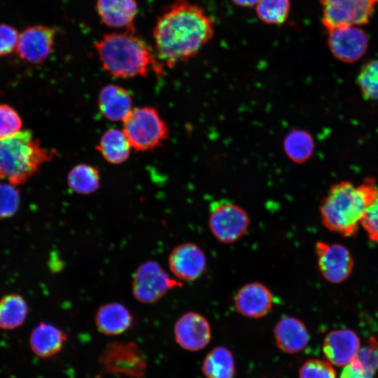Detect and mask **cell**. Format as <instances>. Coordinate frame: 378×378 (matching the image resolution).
<instances>
[{
  "mask_svg": "<svg viewBox=\"0 0 378 378\" xmlns=\"http://www.w3.org/2000/svg\"><path fill=\"white\" fill-rule=\"evenodd\" d=\"M360 225L368 237L378 243V196L365 209Z\"/></svg>",
  "mask_w": 378,
  "mask_h": 378,
  "instance_id": "33",
  "label": "cell"
},
{
  "mask_svg": "<svg viewBox=\"0 0 378 378\" xmlns=\"http://www.w3.org/2000/svg\"><path fill=\"white\" fill-rule=\"evenodd\" d=\"M274 302L270 289L259 281L243 285L237 292L234 303L237 312L244 317L259 318L266 316Z\"/></svg>",
  "mask_w": 378,
  "mask_h": 378,
  "instance_id": "15",
  "label": "cell"
},
{
  "mask_svg": "<svg viewBox=\"0 0 378 378\" xmlns=\"http://www.w3.org/2000/svg\"><path fill=\"white\" fill-rule=\"evenodd\" d=\"M314 142L312 135L303 130H293L285 137L284 150L288 158L295 163H303L312 156Z\"/></svg>",
  "mask_w": 378,
  "mask_h": 378,
  "instance_id": "25",
  "label": "cell"
},
{
  "mask_svg": "<svg viewBox=\"0 0 378 378\" xmlns=\"http://www.w3.org/2000/svg\"><path fill=\"white\" fill-rule=\"evenodd\" d=\"M214 35V22L201 6L176 0L157 19L153 31L155 52L171 69L193 58Z\"/></svg>",
  "mask_w": 378,
  "mask_h": 378,
  "instance_id": "1",
  "label": "cell"
},
{
  "mask_svg": "<svg viewBox=\"0 0 378 378\" xmlns=\"http://www.w3.org/2000/svg\"><path fill=\"white\" fill-rule=\"evenodd\" d=\"M356 83L365 100L378 101V59H371L362 66Z\"/></svg>",
  "mask_w": 378,
  "mask_h": 378,
  "instance_id": "28",
  "label": "cell"
},
{
  "mask_svg": "<svg viewBox=\"0 0 378 378\" xmlns=\"http://www.w3.org/2000/svg\"><path fill=\"white\" fill-rule=\"evenodd\" d=\"M52 151L43 148L30 130L0 139V179L15 186L26 182L50 160Z\"/></svg>",
  "mask_w": 378,
  "mask_h": 378,
  "instance_id": "4",
  "label": "cell"
},
{
  "mask_svg": "<svg viewBox=\"0 0 378 378\" xmlns=\"http://www.w3.org/2000/svg\"><path fill=\"white\" fill-rule=\"evenodd\" d=\"M176 342L183 349L197 351L204 349L211 338L209 321L202 314L189 312L181 315L174 326Z\"/></svg>",
  "mask_w": 378,
  "mask_h": 378,
  "instance_id": "14",
  "label": "cell"
},
{
  "mask_svg": "<svg viewBox=\"0 0 378 378\" xmlns=\"http://www.w3.org/2000/svg\"><path fill=\"white\" fill-rule=\"evenodd\" d=\"M95 7L100 21L106 26L135 31L134 21L138 14L136 0H97Z\"/></svg>",
  "mask_w": 378,
  "mask_h": 378,
  "instance_id": "16",
  "label": "cell"
},
{
  "mask_svg": "<svg viewBox=\"0 0 378 378\" xmlns=\"http://www.w3.org/2000/svg\"><path fill=\"white\" fill-rule=\"evenodd\" d=\"M360 340L353 330L337 329L329 332L323 342V351L332 365H348L360 349Z\"/></svg>",
  "mask_w": 378,
  "mask_h": 378,
  "instance_id": "17",
  "label": "cell"
},
{
  "mask_svg": "<svg viewBox=\"0 0 378 378\" xmlns=\"http://www.w3.org/2000/svg\"><path fill=\"white\" fill-rule=\"evenodd\" d=\"M316 253L318 270L327 281L340 284L351 276L354 259L344 245L317 241Z\"/></svg>",
  "mask_w": 378,
  "mask_h": 378,
  "instance_id": "11",
  "label": "cell"
},
{
  "mask_svg": "<svg viewBox=\"0 0 378 378\" xmlns=\"http://www.w3.org/2000/svg\"><path fill=\"white\" fill-rule=\"evenodd\" d=\"M321 22L326 30L368 24L378 0H320Z\"/></svg>",
  "mask_w": 378,
  "mask_h": 378,
  "instance_id": "8",
  "label": "cell"
},
{
  "mask_svg": "<svg viewBox=\"0 0 378 378\" xmlns=\"http://www.w3.org/2000/svg\"><path fill=\"white\" fill-rule=\"evenodd\" d=\"M20 34L8 24H0V57L16 50Z\"/></svg>",
  "mask_w": 378,
  "mask_h": 378,
  "instance_id": "34",
  "label": "cell"
},
{
  "mask_svg": "<svg viewBox=\"0 0 378 378\" xmlns=\"http://www.w3.org/2000/svg\"><path fill=\"white\" fill-rule=\"evenodd\" d=\"M373 377L374 374L352 363L344 366L340 375V378H373Z\"/></svg>",
  "mask_w": 378,
  "mask_h": 378,
  "instance_id": "35",
  "label": "cell"
},
{
  "mask_svg": "<svg viewBox=\"0 0 378 378\" xmlns=\"http://www.w3.org/2000/svg\"><path fill=\"white\" fill-rule=\"evenodd\" d=\"M350 363L374 375L378 371V340L371 337Z\"/></svg>",
  "mask_w": 378,
  "mask_h": 378,
  "instance_id": "29",
  "label": "cell"
},
{
  "mask_svg": "<svg viewBox=\"0 0 378 378\" xmlns=\"http://www.w3.org/2000/svg\"><path fill=\"white\" fill-rule=\"evenodd\" d=\"M276 346L282 351L293 354L302 351L309 342V334L304 323L294 316L280 318L274 328Z\"/></svg>",
  "mask_w": 378,
  "mask_h": 378,
  "instance_id": "18",
  "label": "cell"
},
{
  "mask_svg": "<svg viewBox=\"0 0 378 378\" xmlns=\"http://www.w3.org/2000/svg\"><path fill=\"white\" fill-rule=\"evenodd\" d=\"M326 31L328 48L337 59L344 63H353L367 52L369 38L360 27L344 26Z\"/></svg>",
  "mask_w": 378,
  "mask_h": 378,
  "instance_id": "10",
  "label": "cell"
},
{
  "mask_svg": "<svg viewBox=\"0 0 378 378\" xmlns=\"http://www.w3.org/2000/svg\"><path fill=\"white\" fill-rule=\"evenodd\" d=\"M18 189L11 183H0V220L13 216L20 206Z\"/></svg>",
  "mask_w": 378,
  "mask_h": 378,
  "instance_id": "30",
  "label": "cell"
},
{
  "mask_svg": "<svg viewBox=\"0 0 378 378\" xmlns=\"http://www.w3.org/2000/svg\"><path fill=\"white\" fill-rule=\"evenodd\" d=\"M22 125V120L14 108L7 104H0V139L20 132Z\"/></svg>",
  "mask_w": 378,
  "mask_h": 378,
  "instance_id": "32",
  "label": "cell"
},
{
  "mask_svg": "<svg viewBox=\"0 0 378 378\" xmlns=\"http://www.w3.org/2000/svg\"><path fill=\"white\" fill-rule=\"evenodd\" d=\"M202 371L206 378H233L235 363L232 351L223 346L214 347L205 356Z\"/></svg>",
  "mask_w": 378,
  "mask_h": 378,
  "instance_id": "23",
  "label": "cell"
},
{
  "mask_svg": "<svg viewBox=\"0 0 378 378\" xmlns=\"http://www.w3.org/2000/svg\"><path fill=\"white\" fill-rule=\"evenodd\" d=\"M237 6L243 8H254L259 0H231Z\"/></svg>",
  "mask_w": 378,
  "mask_h": 378,
  "instance_id": "36",
  "label": "cell"
},
{
  "mask_svg": "<svg viewBox=\"0 0 378 378\" xmlns=\"http://www.w3.org/2000/svg\"><path fill=\"white\" fill-rule=\"evenodd\" d=\"M337 373L329 361L309 359L299 370V378H336Z\"/></svg>",
  "mask_w": 378,
  "mask_h": 378,
  "instance_id": "31",
  "label": "cell"
},
{
  "mask_svg": "<svg viewBox=\"0 0 378 378\" xmlns=\"http://www.w3.org/2000/svg\"><path fill=\"white\" fill-rule=\"evenodd\" d=\"M258 18L263 23L280 25L288 20L290 9V0H259L254 7Z\"/></svg>",
  "mask_w": 378,
  "mask_h": 378,
  "instance_id": "27",
  "label": "cell"
},
{
  "mask_svg": "<svg viewBox=\"0 0 378 378\" xmlns=\"http://www.w3.org/2000/svg\"><path fill=\"white\" fill-rule=\"evenodd\" d=\"M98 105L102 114L106 119L123 121L132 111V98L125 88L109 84L100 91Z\"/></svg>",
  "mask_w": 378,
  "mask_h": 378,
  "instance_id": "21",
  "label": "cell"
},
{
  "mask_svg": "<svg viewBox=\"0 0 378 378\" xmlns=\"http://www.w3.org/2000/svg\"><path fill=\"white\" fill-rule=\"evenodd\" d=\"M377 196L378 186L372 178L357 186L349 181L333 184L319 206L322 224L344 237L356 236L365 209Z\"/></svg>",
  "mask_w": 378,
  "mask_h": 378,
  "instance_id": "3",
  "label": "cell"
},
{
  "mask_svg": "<svg viewBox=\"0 0 378 378\" xmlns=\"http://www.w3.org/2000/svg\"><path fill=\"white\" fill-rule=\"evenodd\" d=\"M168 266L178 279L193 281L204 274L206 267V257L198 245L185 242L172 250L168 256Z\"/></svg>",
  "mask_w": 378,
  "mask_h": 378,
  "instance_id": "13",
  "label": "cell"
},
{
  "mask_svg": "<svg viewBox=\"0 0 378 378\" xmlns=\"http://www.w3.org/2000/svg\"><path fill=\"white\" fill-rule=\"evenodd\" d=\"M67 182L71 190L78 194L88 195L99 188V173L91 165L80 164L71 169L67 176Z\"/></svg>",
  "mask_w": 378,
  "mask_h": 378,
  "instance_id": "26",
  "label": "cell"
},
{
  "mask_svg": "<svg viewBox=\"0 0 378 378\" xmlns=\"http://www.w3.org/2000/svg\"><path fill=\"white\" fill-rule=\"evenodd\" d=\"M67 340V335L57 326L41 322L33 329L29 340L32 351L38 357L47 358L59 353Z\"/></svg>",
  "mask_w": 378,
  "mask_h": 378,
  "instance_id": "20",
  "label": "cell"
},
{
  "mask_svg": "<svg viewBox=\"0 0 378 378\" xmlns=\"http://www.w3.org/2000/svg\"><path fill=\"white\" fill-rule=\"evenodd\" d=\"M27 314L28 305L21 295L10 293L0 298V328H17L24 322Z\"/></svg>",
  "mask_w": 378,
  "mask_h": 378,
  "instance_id": "24",
  "label": "cell"
},
{
  "mask_svg": "<svg viewBox=\"0 0 378 378\" xmlns=\"http://www.w3.org/2000/svg\"><path fill=\"white\" fill-rule=\"evenodd\" d=\"M181 286V282L172 278L158 262L149 260L141 264L134 272L132 292L139 302L151 304Z\"/></svg>",
  "mask_w": 378,
  "mask_h": 378,
  "instance_id": "9",
  "label": "cell"
},
{
  "mask_svg": "<svg viewBox=\"0 0 378 378\" xmlns=\"http://www.w3.org/2000/svg\"><path fill=\"white\" fill-rule=\"evenodd\" d=\"M249 224L247 212L238 204L227 200L211 204L209 227L218 241L232 244L238 241L244 235Z\"/></svg>",
  "mask_w": 378,
  "mask_h": 378,
  "instance_id": "7",
  "label": "cell"
},
{
  "mask_svg": "<svg viewBox=\"0 0 378 378\" xmlns=\"http://www.w3.org/2000/svg\"><path fill=\"white\" fill-rule=\"evenodd\" d=\"M122 122V130L135 150H153L167 138V124L155 108H133Z\"/></svg>",
  "mask_w": 378,
  "mask_h": 378,
  "instance_id": "5",
  "label": "cell"
},
{
  "mask_svg": "<svg viewBox=\"0 0 378 378\" xmlns=\"http://www.w3.org/2000/svg\"><path fill=\"white\" fill-rule=\"evenodd\" d=\"M57 32L56 28L43 24L27 27L20 34L16 52L25 62L41 63L52 52Z\"/></svg>",
  "mask_w": 378,
  "mask_h": 378,
  "instance_id": "12",
  "label": "cell"
},
{
  "mask_svg": "<svg viewBox=\"0 0 378 378\" xmlns=\"http://www.w3.org/2000/svg\"><path fill=\"white\" fill-rule=\"evenodd\" d=\"M94 47L104 71L115 78L146 77L150 73L160 76L164 72V64L155 51L135 31L105 34Z\"/></svg>",
  "mask_w": 378,
  "mask_h": 378,
  "instance_id": "2",
  "label": "cell"
},
{
  "mask_svg": "<svg viewBox=\"0 0 378 378\" xmlns=\"http://www.w3.org/2000/svg\"><path fill=\"white\" fill-rule=\"evenodd\" d=\"M99 362L106 372L129 378H142L147 370L144 353L132 341L108 342Z\"/></svg>",
  "mask_w": 378,
  "mask_h": 378,
  "instance_id": "6",
  "label": "cell"
},
{
  "mask_svg": "<svg viewBox=\"0 0 378 378\" xmlns=\"http://www.w3.org/2000/svg\"><path fill=\"white\" fill-rule=\"evenodd\" d=\"M134 317L123 304L112 302L101 305L94 314L95 325L102 333L114 336L122 334L132 326Z\"/></svg>",
  "mask_w": 378,
  "mask_h": 378,
  "instance_id": "19",
  "label": "cell"
},
{
  "mask_svg": "<svg viewBox=\"0 0 378 378\" xmlns=\"http://www.w3.org/2000/svg\"><path fill=\"white\" fill-rule=\"evenodd\" d=\"M131 148L123 130L115 128L106 131L97 146L102 157L107 162L115 164L127 160Z\"/></svg>",
  "mask_w": 378,
  "mask_h": 378,
  "instance_id": "22",
  "label": "cell"
}]
</instances>
